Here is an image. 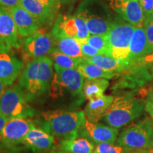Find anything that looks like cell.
<instances>
[{"label":"cell","mask_w":153,"mask_h":153,"mask_svg":"<svg viewBox=\"0 0 153 153\" xmlns=\"http://www.w3.org/2000/svg\"><path fill=\"white\" fill-rule=\"evenodd\" d=\"M103 0H82L75 14L85 21L91 35H106L115 22Z\"/></svg>","instance_id":"3957f363"},{"label":"cell","mask_w":153,"mask_h":153,"mask_svg":"<svg viewBox=\"0 0 153 153\" xmlns=\"http://www.w3.org/2000/svg\"><path fill=\"white\" fill-rule=\"evenodd\" d=\"M148 53V44L144 28L143 26H135L130 43L129 65Z\"/></svg>","instance_id":"44dd1931"},{"label":"cell","mask_w":153,"mask_h":153,"mask_svg":"<svg viewBox=\"0 0 153 153\" xmlns=\"http://www.w3.org/2000/svg\"><path fill=\"white\" fill-rule=\"evenodd\" d=\"M131 65H136L139 66H143L147 68H150L153 67V51L144 56L140 57Z\"/></svg>","instance_id":"836d02e7"},{"label":"cell","mask_w":153,"mask_h":153,"mask_svg":"<svg viewBox=\"0 0 153 153\" xmlns=\"http://www.w3.org/2000/svg\"><path fill=\"white\" fill-rule=\"evenodd\" d=\"M131 150L110 143H97L95 146L94 153H130Z\"/></svg>","instance_id":"f546056e"},{"label":"cell","mask_w":153,"mask_h":153,"mask_svg":"<svg viewBox=\"0 0 153 153\" xmlns=\"http://www.w3.org/2000/svg\"><path fill=\"white\" fill-rule=\"evenodd\" d=\"M20 6L36 19L41 26H50L55 22L57 13L39 0H20Z\"/></svg>","instance_id":"9a60e30c"},{"label":"cell","mask_w":153,"mask_h":153,"mask_svg":"<svg viewBox=\"0 0 153 153\" xmlns=\"http://www.w3.org/2000/svg\"><path fill=\"white\" fill-rule=\"evenodd\" d=\"M120 74L121 77L115 85L116 89L143 88L152 80L150 69L136 65H131Z\"/></svg>","instance_id":"4fadbf2b"},{"label":"cell","mask_w":153,"mask_h":153,"mask_svg":"<svg viewBox=\"0 0 153 153\" xmlns=\"http://www.w3.org/2000/svg\"><path fill=\"white\" fill-rule=\"evenodd\" d=\"M55 66L65 69H77L78 66L85 58H74L53 49L50 54Z\"/></svg>","instance_id":"83f0119b"},{"label":"cell","mask_w":153,"mask_h":153,"mask_svg":"<svg viewBox=\"0 0 153 153\" xmlns=\"http://www.w3.org/2000/svg\"><path fill=\"white\" fill-rule=\"evenodd\" d=\"M86 116L82 110H56L42 113L43 130L53 136L74 139L85 128Z\"/></svg>","instance_id":"6da1fadb"},{"label":"cell","mask_w":153,"mask_h":153,"mask_svg":"<svg viewBox=\"0 0 153 153\" xmlns=\"http://www.w3.org/2000/svg\"><path fill=\"white\" fill-rule=\"evenodd\" d=\"M51 33L55 39L72 37L78 41H86L91 35L85 21L76 14H59L55 19Z\"/></svg>","instance_id":"52a82bcc"},{"label":"cell","mask_w":153,"mask_h":153,"mask_svg":"<svg viewBox=\"0 0 153 153\" xmlns=\"http://www.w3.org/2000/svg\"><path fill=\"white\" fill-rule=\"evenodd\" d=\"M54 142L52 135L44 130L33 127L24 137L22 143L34 152H41L51 149Z\"/></svg>","instance_id":"ac0fdd59"},{"label":"cell","mask_w":153,"mask_h":153,"mask_svg":"<svg viewBox=\"0 0 153 153\" xmlns=\"http://www.w3.org/2000/svg\"><path fill=\"white\" fill-rule=\"evenodd\" d=\"M54 49L74 58H85L78 40L72 37H63L55 39Z\"/></svg>","instance_id":"cb8c5ba5"},{"label":"cell","mask_w":153,"mask_h":153,"mask_svg":"<svg viewBox=\"0 0 153 153\" xmlns=\"http://www.w3.org/2000/svg\"><path fill=\"white\" fill-rule=\"evenodd\" d=\"M109 85L106 79H86L84 82L82 94L89 101L99 98L104 95Z\"/></svg>","instance_id":"603a6c76"},{"label":"cell","mask_w":153,"mask_h":153,"mask_svg":"<svg viewBox=\"0 0 153 153\" xmlns=\"http://www.w3.org/2000/svg\"><path fill=\"white\" fill-rule=\"evenodd\" d=\"M38 63L39 58L30 60L23 70L19 80V86L26 98L29 99L43 94L38 78Z\"/></svg>","instance_id":"5bb4252c"},{"label":"cell","mask_w":153,"mask_h":153,"mask_svg":"<svg viewBox=\"0 0 153 153\" xmlns=\"http://www.w3.org/2000/svg\"><path fill=\"white\" fill-rule=\"evenodd\" d=\"M93 153H94V152H93Z\"/></svg>","instance_id":"f6af8a7d"},{"label":"cell","mask_w":153,"mask_h":153,"mask_svg":"<svg viewBox=\"0 0 153 153\" xmlns=\"http://www.w3.org/2000/svg\"><path fill=\"white\" fill-rule=\"evenodd\" d=\"M85 60L106 71L117 74H120L128 68V65L125 62L106 55H97L93 57H85Z\"/></svg>","instance_id":"7402d4cb"},{"label":"cell","mask_w":153,"mask_h":153,"mask_svg":"<svg viewBox=\"0 0 153 153\" xmlns=\"http://www.w3.org/2000/svg\"><path fill=\"white\" fill-rule=\"evenodd\" d=\"M78 0H60L62 4H70L74 3Z\"/></svg>","instance_id":"60d3db41"},{"label":"cell","mask_w":153,"mask_h":153,"mask_svg":"<svg viewBox=\"0 0 153 153\" xmlns=\"http://www.w3.org/2000/svg\"><path fill=\"white\" fill-rule=\"evenodd\" d=\"M143 108V101L133 92H127L114 99L103 116V120L109 126L118 129L139 118Z\"/></svg>","instance_id":"7a4b0ae2"},{"label":"cell","mask_w":153,"mask_h":153,"mask_svg":"<svg viewBox=\"0 0 153 153\" xmlns=\"http://www.w3.org/2000/svg\"><path fill=\"white\" fill-rule=\"evenodd\" d=\"M55 38L52 33L39 28L23 42V51L29 58H41L50 55L55 48Z\"/></svg>","instance_id":"ba28073f"},{"label":"cell","mask_w":153,"mask_h":153,"mask_svg":"<svg viewBox=\"0 0 153 153\" xmlns=\"http://www.w3.org/2000/svg\"><path fill=\"white\" fill-rule=\"evenodd\" d=\"M135 26L122 22L115 21L106 34L108 55L129 66L130 43Z\"/></svg>","instance_id":"277c9868"},{"label":"cell","mask_w":153,"mask_h":153,"mask_svg":"<svg viewBox=\"0 0 153 153\" xmlns=\"http://www.w3.org/2000/svg\"><path fill=\"white\" fill-rule=\"evenodd\" d=\"M55 73L52 82V87L66 89L74 94H82L84 85V76L77 69H65L55 66Z\"/></svg>","instance_id":"7c38bea8"},{"label":"cell","mask_w":153,"mask_h":153,"mask_svg":"<svg viewBox=\"0 0 153 153\" xmlns=\"http://www.w3.org/2000/svg\"><path fill=\"white\" fill-rule=\"evenodd\" d=\"M79 42L80 43V45H81L82 53L85 58V57H93L97 55H102V53L100 51H99L98 50L89 45L86 41H79Z\"/></svg>","instance_id":"d6a6232c"},{"label":"cell","mask_w":153,"mask_h":153,"mask_svg":"<svg viewBox=\"0 0 153 153\" xmlns=\"http://www.w3.org/2000/svg\"><path fill=\"white\" fill-rule=\"evenodd\" d=\"M89 45L102 53L108 55V41L106 35H90L86 40Z\"/></svg>","instance_id":"f1b7e54d"},{"label":"cell","mask_w":153,"mask_h":153,"mask_svg":"<svg viewBox=\"0 0 153 153\" xmlns=\"http://www.w3.org/2000/svg\"><path fill=\"white\" fill-rule=\"evenodd\" d=\"M150 69V72L151 73V75H152V80H153V67H152V68H149Z\"/></svg>","instance_id":"b9f144b4"},{"label":"cell","mask_w":153,"mask_h":153,"mask_svg":"<svg viewBox=\"0 0 153 153\" xmlns=\"http://www.w3.org/2000/svg\"><path fill=\"white\" fill-rule=\"evenodd\" d=\"M114 97L103 95L99 98L89 101L85 108L86 119L91 123H97L114 101Z\"/></svg>","instance_id":"ffe728a7"},{"label":"cell","mask_w":153,"mask_h":153,"mask_svg":"<svg viewBox=\"0 0 153 153\" xmlns=\"http://www.w3.org/2000/svg\"><path fill=\"white\" fill-rule=\"evenodd\" d=\"M53 60L49 57H43L39 58L38 67V78L41 86L43 93L46 92L50 88V83L53 74Z\"/></svg>","instance_id":"4316f807"},{"label":"cell","mask_w":153,"mask_h":153,"mask_svg":"<svg viewBox=\"0 0 153 153\" xmlns=\"http://www.w3.org/2000/svg\"><path fill=\"white\" fill-rule=\"evenodd\" d=\"M6 9L14 19L21 38L28 37L41 28V26L36 22V19L22 6L19 5Z\"/></svg>","instance_id":"2e32d148"},{"label":"cell","mask_w":153,"mask_h":153,"mask_svg":"<svg viewBox=\"0 0 153 153\" xmlns=\"http://www.w3.org/2000/svg\"><path fill=\"white\" fill-rule=\"evenodd\" d=\"M143 101L145 111L153 120V89H148Z\"/></svg>","instance_id":"1f68e13d"},{"label":"cell","mask_w":153,"mask_h":153,"mask_svg":"<svg viewBox=\"0 0 153 153\" xmlns=\"http://www.w3.org/2000/svg\"><path fill=\"white\" fill-rule=\"evenodd\" d=\"M9 119H7V118L4 117V116L0 115V137H1V132H2L4 128L6 125V123H7Z\"/></svg>","instance_id":"74e56055"},{"label":"cell","mask_w":153,"mask_h":153,"mask_svg":"<svg viewBox=\"0 0 153 153\" xmlns=\"http://www.w3.org/2000/svg\"><path fill=\"white\" fill-rule=\"evenodd\" d=\"M77 70L86 79H111L120 74L103 70L92 63L85 60V59L78 66Z\"/></svg>","instance_id":"d4e9b609"},{"label":"cell","mask_w":153,"mask_h":153,"mask_svg":"<svg viewBox=\"0 0 153 153\" xmlns=\"http://www.w3.org/2000/svg\"><path fill=\"white\" fill-rule=\"evenodd\" d=\"M20 5V0H0V7L11 9Z\"/></svg>","instance_id":"8d00e7d4"},{"label":"cell","mask_w":153,"mask_h":153,"mask_svg":"<svg viewBox=\"0 0 153 153\" xmlns=\"http://www.w3.org/2000/svg\"><path fill=\"white\" fill-rule=\"evenodd\" d=\"M153 120L145 118L123 130L117 139V144L128 150L152 148Z\"/></svg>","instance_id":"5b68a950"},{"label":"cell","mask_w":153,"mask_h":153,"mask_svg":"<svg viewBox=\"0 0 153 153\" xmlns=\"http://www.w3.org/2000/svg\"><path fill=\"white\" fill-rule=\"evenodd\" d=\"M53 153H69V152H65V151H63V152H53Z\"/></svg>","instance_id":"ee69618b"},{"label":"cell","mask_w":153,"mask_h":153,"mask_svg":"<svg viewBox=\"0 0 153 153\" xmlns=\"http://www.w3.org/2000/svg\"><path fill=\"white\" fill-rule=\"evenodd\" d=\"M138 1L142 7L145 16L153 14V0H138Z\"/></svg>","instance_id":"e575fe53"},{"label":"cell","mask_w":153,"mask_h":153,"mask_svg":"<svg viewBox=\"0 0 153 153\" xmlns=\"http://www.w3.org/2000/svg\"><path fill=\"white\" fill-rule=\"evenodd\" d=\"M35 127L29 119L15 118L9 119L4 128L0 142L7 146H12L22 143L30 130Z\"/></svg>","instance_id":"8fae6325"},{"label":"cell","mask_w":153,"mask_h":153,"mask_svg":"<svg viewBox=\"0 0 153 153\" xmlns=\"http://www.w3.org/2000/svg\"><path fill=\"white\" fill-rule=\"evenodd\" d=\"M24 64L19 59L7 52H0V80L11 85L19 74Z\"/></svg>","instance_id":"e0dca14e"},{"label":"cell","mask_w":153,"mask_h":153,"mask_svg":"<svg viewBox=\"0 0 153 153\" xmlns=\"http://www.w3.org/2000/svg\"><path fill=\"white\" fill-rule=\"evenodd\" d=\"M130 153H153V148L133 150L130 152Z\"/></svg>","instance_id":"f35d334b"},{"label":"cell","mask_w":153,"mask_h":153,"mask_svg":"<svg viewBox=\"0 0 153 153\" xmlns=\"http://www.w3.org/2000/svg\"><path fill=\"white\" fill-rule=\"evenodd\" d=\"M143 26L145 29L150 53L153 51V14L145 16Z\"/></svg>","instance_id":"4dcf8cb0"},{"label":"cell","mask_w":153,"mask_h":153,"mask_svg":"<svg viewBox=\"0 0 153 153\" xmlns=\"http://www.w3.org/2000/svg\"><path fill=\"white\" fill-rule=\"evenodd\" d=\"M123 22L134 26H143L144 13L138 0H105Z\"/></svg>","instance_id":"30bf717a"},{"label":"cell","mask_w":153,"mask_h":153,"mask_svg":"<svg viewBox=\"0 0 153 153\" xmlns=\"http://www.w3.org/2000/svg\"><path fill=\"white\" fill-rule=\"evenodd\" d=\"M7 87V85H5L3 82H1L0 80V97H1V94L4 93V91L6 90V87Z\"/></svg>","instance_id":"ab89813d"},{"label":"cell","mask_w":153,"mask_h":153,"mask_svg":"<svg viewBox=\"0 0 153 153\" xmlns=\"http://www.w3.org/2000/svg\"><path fill=\"white\" fill-rule=\"evenodd\" d=\"M39 1L45 4L50 8L52 9L53 10L56 11L57 13L58 12V10L60 9V6L62 4L60 0H39Z\"/></svg>","instance_id":"d590c367"},{"label":"cell","mask_w":153,"mask_h":153,"mask_svg":"<svg viewBox=\"0 0 153 153\" xmlns=\"http://www.w3.org/2000/svg\"><path fill=\"white\" fill-rule=\"evenodd\" d=\"M18 29L7 9L0 7V52L9 53L22 45Z\"/></svg>","instance_id":"9c48e42d"},{"label":"cell","mask_w":153,"mask_h":153,"mask_svg":"<svg viewBox=\"0 0 153 153\" xmlns=\"http://www.w3.org/2000/svg\"><path fill=\"white\" fill-rule=\"evenodd\" d=\"M60 148L69 153H93L94 150L92 143L85 137L63 140Z\"/></svg>","instance_id":"484cf974"},{"label":"cell","mask_w":153,"mask_h":153,"mask_svg":"<svg viewBox=\"0 0 153 153\" xmlns=\"http://www.w3.org/2000/svg\"><path fill=\"white\" fill-rule=\"evenodd\" d=\"M85 130L87 136L96 143L116 142L118 135V130L111 126L101 123H91L86 121Z\"/></svg>","instance_id":"d6986e66"},{"label":"cell","mask_w":153,"mask_h":153,"mask_svg":"<svg viewBox=\"0 0 153 153\" xmlns=\"http://www.w3.org/2000/svg\"><path fill=\"white\" fill-rule=\"evenodd\" d=\"M26 99L19 85L7 89L0 97V115L9 120L31 116L33 112L26 102Z\"/></svg>","instance_id":"8992f818"},{"label":"cell","mask_w":153,"mask_h":153,"mask_svg":"<svg viewBox=\"0 0 153 153\" xmlns=\"http://www.w3.org/2000/svg\"><path fill=\"white\" fill-rule=\"evenodd\" d=\"M151 143H152V148H153V127H152V139H151Z\"/></svg>","instance_id":"7bdbcfd3"}]
</instances>
